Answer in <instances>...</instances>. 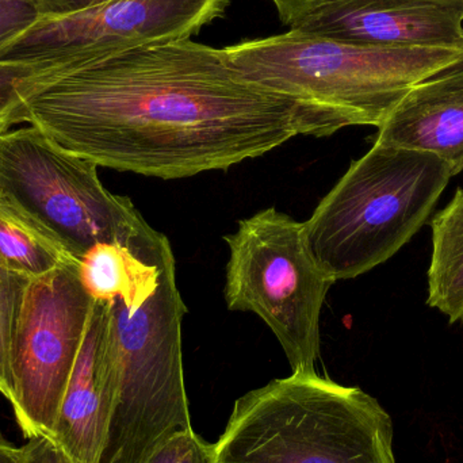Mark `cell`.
I'll return each mask as SVG.
<instances>
[{"instance_id":"1","label":"cell","mask_w":463,"mask_h":463,"mask_svg":"<svg viewBox=\"0 0 463 463\" xmlns=\"http://www.w3.org/2000/svg\"><path fill=\"white\" fill-rule=\"evenodd\" d=\"M21 122L99 167L160 179L228 170L297 136L324 137L304 106L193 40L43 71L22 100Z\"/></svg>"},{"instance_id":"2","label":"cell","mask_w":463,"mask_h":463,"mask_svg":"<svg viewBox=\"0 0 463 463\" xmlns=\"http://www.w3.org/2000/svg\"><path fill=\"white\" fill-rule=\"evenodd\" d=\"M247 80L304 106L324 136L380 128L421 81L463 64V46H373L288 29L222 48Z\"/></svg>"},{"instance_id":"3","label":"cell","mask_w":463,"mask_h":463,"mask_svg":"<svg viewBox=\"0 0 463 463\" xmlns=\"http://www.w3.org/2000/svg\"><path fill=\"white\" fill-rule=\"evenodd\" d=\"M213 463H396L377 399L317 373H293L234 402Z\"/></svg>"},{"instance_id":"4","label":"cell","mask_w":463,"mask_h":463,"mask_svg":"<svg viewBox=\"0 0 463 463\" xmlns=\"http://www.w3.org/2000/svg\"><path fill=\"white\" fill-rule=\"evenodd\" d=\"M451 178L434 155L373 144L304 222L310 255L335 282L372 271L430 222Z\"/></svg>"},{"instance_id":"5","label":"cell","mask_w":463,"mask_h":463,"mask_svg":"<svg viewBox=\"0 0 463 463\" xmlns=\"http://www.w3.org/2000/svg\"><path fill=\"white\" fill-rule=\"evenodd\" d=\"M91 160L30 127L0 130V208L80 260L99 242H119L151 259L165 234L128 197L109 192Z\"/></svg>"},{"instance_id":"6","label":"cell","mask_w":463,"mask_h":463,"mask_svg":"<svg viewBox=\"0 0 463 463\" xmlns=\"http://www.w3.org/2000/svg\"><path fill=\"white\" fill-rule=\"evenodd\" d=\"M117 399L99 463H146L174 434L192 430L182 358L187 313L173 248L156 290L135 310L110 302Z\"/></svg>"},{"instance_id":"7","label":"cell","mask_w":463,"mask_h":463,"mask_svg":"<svg viewBox=\"0 0 463 463\" xmlns=\"http://www.w3.org/2000/svg\"><path fill=\"white\" fill-rule=\"evenodd\" d=\"M230 248L225 301L250 312L277 337L293 373H316L320 321L335 280L310 255L304 222L274 208L239 222L224 236Z\"/></svg>"},{"instance_id":"8","label":"cell","mask_w":463,"mask_h":463,"mask_svg":"<svg viewBox=\"0 0 463 463\" xmlns=\"http://www.w3.org/2000/svg\"><path fill=\"white\" fill-rule=\"evenodd\" d=\"M94 304L78 260L27 282L11 347V407L26 439L52 434Z\"/></svg>"},{"instance_id":"9","label":"cell","mask_w":463,"mask_h":463,"mask_svg":"<svg viewBox=\"0 0 463 463\" xmlns=\"http://www.w3.org/2000/svg\"><path fill=\"white\" fill-rule=\"evenodd\" d=\"M231 0H111L41 18L0 51V61L73 67L160 43L192 40L222 18Z\"/></svg>"},{"instance_id":"10","label":"cell","mask_w":463,"mask_h":463,"mask_svg":"<svg viewBox=\"0 0 463 463\" xmlns=\"http://www.w3.org/2000/svg\"><path fill=\"white\" fill-rule=\"evenodd\" d=\"M288 29L373 46H463V8L442 0H331Z\"/></svg>"},{"instance_id":"11","label":"cell","mask_w":463,"mask_h":463,"mask_svg":"<svg viewBox=\"0 0 463 463\" xmlns=\"http://www.w3.org/2000/svg\"><path fill=\"white\" fill-rule=\"evenodd\" d=\"M116 399L110 309L95 301L49 439L72 463H99Z\"/></svg>"},{"instance_id":"12","label":"cell","mask_w":463,"mask_h":463,"mask_svg":"<svg viewBox=\"0 0 463 463\" xmlns=\"http://www.w3.org/2000/svg\"><path fill=\"white\" fill-rule=\"evenodd\" d=\"M375 144L434 155L463 171V64L413 87L383 122Z\"/></svg>"},{"instance_id":"13","label":"cell","mask_w":463,"mask_h":463,"mask_svg":"<svg viewBox=\"0 0 463 463\" xmlns=\"http://www.w3.org/2000/svg\"><path fill=\"white\" fill-rule=\"evenodd\" d=\"M162 259L151 263L128 245L99 242L79 260V277L94 301L110 304L118 299L128 309L135 310L156 290Z\"/></svg>"},{"instance_id":"14","label":"cell","mask_w":463,"mask_h":463,"mask_svg":"<svg viewBox=\"0 0 463 463\" xmlns=\"http://www.w3.org/2000/svg\"><path fill=\"white\" fill-rule=\"evenodd\" d=\"M432 252L427 271V305L449 324L463 323V187L431 222Z\"/></svg>"},{"instance_id":"15","label":"cell","mask_w":463,"mask_h":463,"mask_svg":"<svg viewBox=\"0 0 463 463\" xmlns=\"http://www.w3.org/2000/svg\"><path fill=\"white\" fill-rule=\"evenodd\" d=\"M71 260L76 259L26 222L0 208V266L33 279Z\"/></svg>"},{"instance_id":"16","label":"cell","mask_w":463,"mask_h":463,"mask_svg":"<svg viewBox=\"0 0 463 463\" xmlns=\"http://www.w3.org/2000/svg\"><path fill=\"white\" fill-rule=\"evenodd\" d=\"M27 282V278L0 266V394L10 404L14 400L11 347L19 305Z\"/></svg>"},{"instance_id":"17","label":"cell","mask_w":463,"mask_h":463,"mask_svg":"<svg viewBox=\"0 0 463 463\" xmlns=\"http://www.w3.org/2000/svg\"><path fill=\"white\" fill-rule=\"evenodd\" d=\"M43 71L46 68L40 65L0 61V129L7 130L15 125L24 95Z\"/></svg>"},{"instance_id":"18","label":"cell","mask_w":463,"mask_h":463,"mask_svg":"<svg viewBox=\"0 0 463 463\" xmlns=\"http://www.w3.org/2000/svg\"><path fill=\"white\" fill-rule=\"evenodd\" d=\"M214 445L203 440L192 430L168 438L146 463H213Z\"/></svg>"},{"instance_id":"19","label":"cell","mask_w":463,"mask_h":463,"mask_svg":"<svg viewBox=\"0 0 463 463\" xmlns=\"http://www.w3.org/2000/svg\"><path fill=\"white\" fill-rule=\"evenodd\" d=\"M40 19L33 0H0V51Z\"/></svg>"},{"instance_id":"20","label":"cell","mask_w":463,"mask_h":463,"mask_svg":"<svg viewBox=\"0 0 463 463\" xmlns=\"http://www.w3.org/2000/svg\"><path fill=\"white\" fill-rule=\"evenodd\" d=\"M19 448L18 463H72L71 459L46 437L30 438Z\"/></svg>"},{"instance_id":"21","label":"cell","mask_w":463,"mask_h":463,"mask_svg":"<svg viewBox=\"0 0 463 463\" xmlns=\"http://www.w3.org/2000/svg\"><path fill=\"white\" fill-rule=\"evenodd\" d=\"M111 0H33L41 18L70 15L105 5Z\"/></svg>"},{"instance_id":"22","label":"cell","mask_w":463,"mask_h":463,"mask_svg":"<svg viewBox=\"0 0 463 463\" xmlns=\"http://www.w3.org/2000/svg\"><path fill=\"white\" fill-rule=\"evenodd\" d=\"M271 2L275 5L279 21L285 26L290 27L297 19L331 0H271ZM442 2L453 3L463 8V0H442Z\"/></svg>"},{"instance_id":"23","label":"cell","mask_w":463,"mask_h":463,"mask_svg":"<svg viewBox=\"0 0 463 463\" xmlns=\"http://www.w3.org/2000/svg\"><path fill=\"white\" fill-rule=\"evenodd\" d=\"M19 448L5 439L0 432V463H18Z\"/></svg>"},{"instance_id":"24","label":"cell","mask_w":463,"mask_h":463,"mask_svg":"<svg viewBox=\"0 0 463 463\" xmlns=\"http://www.w3.org/2000/svg\"><path fill=\"white\" fill-rule=\"evenodd\" d=\"M0 130H2V129H0Z\"/></svg>"}]
</instances>
